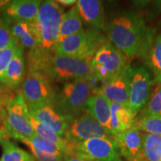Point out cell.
Instances as JSON below:
<instances>
[{"label":"cell","instance_id":"1","mask_svg":"<svg viewBox=\"0 0 161 161\" xmlns=\"http://www.w3.org/2000/svg\"><path fill=\"white\" fill-rule=\"evenodd\" d=\"M110 43L127 58L146 55L154 38L142 17L131 10L112 16L107 26Z\"/></svg>","mask_w":161,"mask_h":161},{"label":"cell","instance_id":"31","mask_svg":"<svg viewBox=\"0 0 161 161\" xmlns=\"http://www.w3.org/2000/svg\"><path fill=\"white\" fill-rule=\"evenodd\" d=\"M17 46L18 44L0 50V84L1 85L4 86V84H5L6 69L14 55Z\"/></svg>","mask_w":161,"mask_h":161},{"label":"cell","instance_id":"3","mask_svg":"<svg viewBox=\"0 0 161 161\" xmlns=\"http://www.w3.org/2000/svg\"><path fill=\"white\" fill-rule=\"evenodd\" d=\"M91 79H79L66 82L57 92L54 109L69 121L86 112V103L91 96Z\"/></svg>","mask_w":161,"mask_h":161},{"label":"cell","instance_id":"22","mask_svg":"<svg viewBox=\"0 0 161 161\" xmlns=\"http://www.w3.org/2000/svg\"><path fill=\"white\" fill-rule=\"evenodd\" d=\"M84 28L76 4L72 8L64 14L60 23L58 43L63 41L66 37L78 32L83 31Z\"/></svg>","mask_w":161,"mask_h":161},{"label":"cell","instance_id":"23","mask_svg":"<svg viewBox=\"0 0 161 161\" xmlns=\"http://www.w3.org/2000/svg\"><path fill=\"white\" fill-rule=\"evenodd\" d=\"M30 122H31V126L34 130H35V134L37 136H40L44 140L49 141L52 143L57 145L58 146L61 148L66 153L67 155L71 154L72 146L65 139L60 137L58 134H56L53 130H52L48 127L40 123L35 119L32 118L31 116H30Z\"/></svg>","mask_w":161,"mask_h":161},{"label":"cell","instance_id":"9","mask_svg":"<svg viewBox=\"0 0 161 161\" xmlns=\"http://www.w3.org/2000/svg\"><path fill=\"white\" fill-rule=\"evenodd\" d=\"M64 139L71 145L92 138L114 137L115 134L93 119L87 112L68 121Z\"/></svg>","mask_w":161,"mask_h":161},{"label":"cell","instance_id":"38","mask_svg":"<svg viewBox=\"0 0 161 161\" xmlns=\"http://www.w3.org/2000/svg\"><path fill=\"white\" fill-rule=\"evenodd\" d=\"M0 124H2V117H1V114H0Z\"/></svg>","mask_w":161,"mask_h":161},{"label":"cell","instance_id":"29","mask_svg":"<svg viewBox=\"0 0 161 161\" xmlns=\"http://www.w3.org/2000/svg\"><path fill=\"white\" fill-rule=\"evenodd\" d=\"M134 127L141 132L161 135V116L136 118Z\"/></svg>","mask_w":161,"mask_h":161},{"label":"cell","instance_id":"7","mask_svg":"<svg viewBox=\"0 0 161 161\" xmlns=\"http://www.w3.org/2000/svg\"><path fill=\"white\" fill-rule=\"evenodd\" d=\"M21 93L28 108L55 105L57 92L53 82L36 72H26L21 85Z\"/></svg>","mask_w":161,"mask_h":161},{"label":"cell","instance_id":"17","mask_svg":"<svg viewBox=\"0 0 161 161\" xmlns=\"http://www.w3.org/2000/svg\"><path fill=\"white\" fill-rule=\"evenodd\" d=\"M41 1L40 0H14L2 14L11 21H32L37 17Z\"/></svg>","mask_w":161,"mask_h":161},{"label":"cell","instance_id":"27","mask_svg":"<svg viewBox=\"0 0 161 161\" xmlns=\"http://www.w3.org/2000/svg\"><path fill=\"white\" fill-rule=\"evenodd\" d=\"M19 141H21L22 142L25 144L29 143L31 145L37 149L40 150V152L46 153V154H55V155H67L66 153L61 148L58 146L57 145L52 143L49 141L44 140L40 136H37V134L29 138H22Z\"/></svg>","mask_w":161,"mask_h":161},{"label":"cell","instance_id":"18","mask_svg":"<svg viewBox=\"0 0 161 161\" xmlns=\"http://www.w3.org/2000/svg\"><path fill=\"white\" fill-rule=\"evenodd\" d=\"M25 63L24 49L18 44L14 55L6 69L4 86L13 92L22 85L25 76Z\"/></svg>","mask_w":161,"mask_h":161},{"label":"cell","instance_id":"28","mask_svg":"<svg viewBox=\"0 0 161 161\" xmlns=\"http://www.w3.org/2000/svg\"><path fill=\"white\" fill-rule=\"evenodd\" d=\"M150 116H161V84L151 92L148 102L140 113L138 118Z\"/></svg>","mask_w":161,"mask_h":161},{"label":"cell","instance_id":"25","mask_svg":"<svg viewBox=\"0 0 161 161\" xmlns=\"http://www.w3.org/2000/svg\"><path fill=\"white\" fill-rule=\"evenodd\" d=\"M148 64L154 72V80L161 83V33L153 39L147 52Z\"/></svg>","mask_w":161,"mask_h":161},{"label":"cell","instance_id":"37","mask_svg":"<svg viewBox=\"0 0 161 161\" xmlns=\"http://www.w3.org/2000/svg\"><path fill=\"white\" fill-rule=\"evenodd\" d=\"M4 137H6L5 136V133H4V131L3 130V129H2L1 128H0V141H1V140Z\"/></svg>","mask_w":161,"mask_h":161},{"label":"cell","instance_id":"13","mask_svg":"<svg viewBox=\"0 0 161 161\" xmlns=\"http://www.w3.org/2000/svg\"><path fill=\"white\" fill-rule=\"evenodd\" d=\"M130 66L128 64L117 76L107 81L97 93L102 94L110 102L128 105L130 83Z\"/></svg>","mask_w":161,"mask_h":161},{"label":"cell","instance_id":"32","mask_svg":"<svg viewBox=\"0 0 161 161\" xmlns=\"http://www.w3.org/2000/svg\"><path fill=\"white\" fill-rule=\"evenodd\" d=\"M26 146H29L32 152V155L35 158L36 161H64L66 156L64 155H55V154H49L40 152L33 146L29 143H26Z\"/></svg>","mask_w":161,"mask_h":161},{"label":"cell","instance_id":"5","mask_svg":"<svg viewBox=\"0 0 161 161\" xmlns=\"http://www.w3.org/2000/svg\"><path fill=\"white\" fill-rule=\"evenodd\" d=\"M64 9L56 1L41 2L35 21L40 34V46L54 52L58 42V35Z\"/></svg>","mask_w":161,"mask_h":161},{"label":"cell","instance_id":"21","mask_svg":"<svg viewBox=\"0 0 161 161\" xmlns=\"http://www.w3.org/2000/svg\"><path fill=\"white\" fill-rule=\"evenodd\" d=\"M86 111L98 123L110 130V102L101 93H96L88 98Z\"/></svg>","mask_w":161,"mask_h":161},{"label":"cell","instance_id":"8","mask_svg":"<svg viewBox=\"0 0 161 161\" xmlns=\"http://www.w3.org/2000/svg\"><path fill=\"white\" fill-rule=\"evenodd\" d=\"M70 155L89 161H122L114 137H98L71 145Z\"/></svg>","mask_w":161,"mask_h":161},{"label":"cell","instance_id":"36","mask_svg":"<svg viewBox=\"0 0 161 161\" xmlns=\"http://www.w3.org/2000/svg\"><path fill=\"white\" fill-rule=\"evenodd\" d=\"M9 3L10 1H8V0H0V14L3 13Z\"/></svg>","mask_w":161,"mask_h":161},{"label":"cell","instance_id":"33","mask_svg":"<svg viewBox=\"0 0 161 161\" xmlns=\"http://www.w3.org/2000/svg\"><path fill=\"white\" fill-rule=\"evenodd\" d=\"M13 95L12 91L0 84V110L5 108L7 100Z\"/></svg>","mask_w":161,"mask_h":161},{"label":"cell","instance_id":"19","mask_svg":"<svg viewBox=\"0 0 161 161\" xmlns=\"http://www.w3.org/2000/svg\"><path fill=\"white\" fill-rule=\"evenodd\" d=\"M82 21L92 29H104V10L103 4L98 0H78L76 3Z\"/></svg>","mask_w":161,"mask_h":161},{"label":"cell","instance_id":"39","mask_svg":"<svg viewBox=\"0 0 161 161\" xmlns=\"http://www.w3.org/2000/svg\"><path fill=\"white\" fill-rule=\"evenodd\" d=\"M160 84H161V83H160Z\"/></svg>","mask_w":161,"mask_h":161},{"label":"cell","instance_id":"4","mask_svg":"<svg viewBox=\"0 0 161 161\" xmlns=\"http://www.w3.org/2000/svg\"><path fill=\"white\" fill-rule=\"evenodd\" d=\"M106 43L100 30L91 28L69 36L58 43L54 53L57 55L90 60L97 50Z\"/></svg>","mask_w":161,"mask_h":161},{"label":"cell","instance_id":"15","mask_svg":"<svg viewBox=\"0 0 161 161\" xmlns=\"http://www.w3.org/2000/svg\"><path fill=\"white\" fill-rule=\"evenodd\" d=\"M29 108L30 116L53 130L64 139L68 122L65 118L58 114L52 106L32 107Z\"/></svg>","mask_w":161,"mask_h":161},{"label":"cell","instance_id":"11","mask_svg":"<svg viewBox=\"0 0 161 161\" xmlns=\"http://www.w3.org/2000/svg\"><path fill=\"white\" fill-rule=\"evenodd\" d=\"M130 83L128 106L136 116L143 109L149 99L154 80L149 71L142 66H130Z\"/></svg>","mask_w":161,"mask_h":161},{"label":"cell","instance_id":"10","mask_svg":"<svg viewBox=\"0 0 161 161\" xmlns=\"http://www.w3.org/2000/svg\"><path fill=\"white\" fill-rule=\"evenodd\" d=\"M90 60L55 54L52 63V80L54 82L66 83L79 79H92V69Z\"/></svg>","mask_w":161,"mask_h":161},{"label":"cell","instance_id":"6","mask_svg":"<svg viewBox=\"0 0 161 161\" xmlns=\"http://www.w3.org/2000/svg\"><path fill=\"white\" fill-rule=\"evenodd\" d=\"M92 79L108 81L117 76L128 65L126 57L110 42L97 50L90 60Z\"/></svg>","mask_w":161,"mask_h":161},{"label":"cell","instance_id":"34","mask_svg":"<svg viewBox=\"0 0 161 161\" xmlns=\"http://www.w3.org/2000/svg\"><path fill=\"white\" fill-rule=\"evenodd\" d=\"M59 5H62L64 6H72L75 5L77 3L76 0H58L56 1Z\"/></svg>","mask_w":161,"mask_h":161},{"label":"cell","instance_id":"24","mask_svg":"<svg viewBox=\"0 0 161 161\" xmlns=\"http://www.w3.org/2000/svg\"><path fill=\"white\" fill-rule=\"evenodd\" d=\"M0 145L3 148L0 161H36L32 154L19 148L7 137L2 139Z\"/></svg>","mask_w":161,"mask_h":161},{"label":"cell","instance_id":"30","mask_svg":"<svg viewBox=\"0 0 161 161\" xmlns=\"http://www.w3.org/2000/svg\"><path fill=\"white\" fill-rule=\"evenodd\" d=\"M17 44V42L11 34V20L1 14H0V50Z\"/></svg>","mask_w":161,"mask_h":161},{"label":"cell","instance_id":"14","mask_svg":"<svg viewBox=\"0 0 161 161\" xmlns=\"http://www.w3.org/2000/svg\"><path fill=\"white\" fill-rule=\"evenodd\" d=\"M55 53L40 46L29 50L26 55V69L29 72H36L52 80V63Z\"/></svg>","mask_w":161,"mask_h":161},{"label":"cell","instance_id":"35","mask_svg":"<svg viewBox=\"0 0 161 161\" xmlns=\"http://www.w3.org/2000/svg\"><path fill=\"white\" fill-rule=\"evenodd\" d=\"M64 161H89V160L76 158V157H74L72 155H66L65 157V158H64Z\"/></svg>","mask_w":161,"mask_h":161},{"label":"cell","instance_id":"2","mask_svg":"<svg viewBox=\"0 0 161 161\" xmlns=\"http://www.w3.org/2000/svg\"><path fill=\"white\" fill-rule=\"evenodd\" d=\"M2 129L5 136L20 140L35 135L30 122V114L25 101L21 92L11 96L5 108L0 110Z\"/></svg>","mask_w":161,"mask_h":161},{"label":"cell","instance_id":"16","mask_svg":"<svg viewBox=\"0 0 161 161\" xmlns=\"http://www.w3.org/2000/svg\"><path fill=\"white\" fill-rule=\"evenodd\" d=\"M11 31L22 47L29 49L40 46V34L35 19L32 21H11Z\"/></svg>","mask_w":161,"mask_h":161},{"label":"cell","instance_id":"12","mask_svg":"<svg viewBox=\"0 0 161 161\" xmlns=\"http://www.w3.org/2000/svg\"><path fill=\"white\" fill-rule=\"evenodd\" d=\"M143 133L133 127L114 135L121 155L128 161H143Z\"/></svg>","mask_w":161,"mask_h":161},{"label":"cell","instance_id":"20","mask_svg":"<svg viewBox=\"0 0 161 161\" xmlns=\"http://www.w3.org/2000/svg\"><path fill=\"white\" fill-rule=\"evenodd\" d=\"M136 115L128 105L110 102V130L114 134L133 128Z\"/></svg>","mask_w":161,"mask_h":161},{"label":"cell","instance_id":"26","mask_svg":"<svg viewBox=\"0 0 161 161\" xmlns=\"http://www.w3.org/2000/svg\"><path fill=\"white\" fill-rule=\"evenodd\" d=\"M143 161H161V135L143 133Z\"/></svg>","mask_w":161,"mask_h":161}]
</instances>
